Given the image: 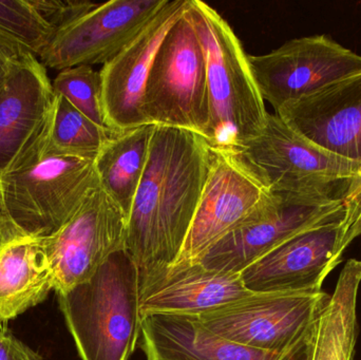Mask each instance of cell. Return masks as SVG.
I'll use <instances>...</instances> for the list:
<instances>
[{
  "label": "cell",
  "mask_w": 361,
  "mask_h": 360,
  "mask_svg": "<svg viewBox=\"0 0 361 360\" xmlns=\"http://www.w3.org/2000/svg\"><path fill=\"white\" fill-rule=\"evenodd\" d=\"M276 196L345 201L361 175V163L337 156L269 113L263 130L235 150Z\"/></svg>",
  "instance_id": "277c9868"
},
{
  "label": "cell",
  "mask_w": 361,
  "mask_h": 360,
  "mask_svg": "<svg viewBox=\"0 0 361 360\" xmlns=\"http://www.w3.org/2000/svg\"><path fill=\"white\" fill-rule=\"evenodd\" d=\"M52 87L55 94L65 97L95 124L110 129L106 122L103 82L99 71L91 66L67 68L59 72L52 80Z\"/></svg>",
  "instance_id": "cb8c5ba5"
},
{
  "label": "cell",
  "mask_w": 361,
  "mask_h": 360,
  "mask_svg": "<svg viewBox=\"0 0 361 360\" xmlns=\"http://www.w3.org/2000/svg\"><path fill=\"white\" fill-rule=\"evenodd\" d=\"M169 0H111L55 34L40 53L46 68L106 65L129 46Z\"/></svg>",
  "instance_id": "4fadbf2b"
},
{
  "label": "cell",
  "mask_w": 361,
  "mask_h": 360,
  "mask_svg": "<svg viewBox=\"0 0 361 360\" xmlns=\"http://www.w3.org/2000/svg\"><path fill=\"white\" fill-rule=\"evenodd\" d=\"M345 201L277 200L262 215L223 237L200 259L209 270L240 274L250 264L302 230L338 213Z\"/></svg>",
  "instance_id": "5bb4252c"
},
{
  "label": "cell",
  "mask_w": 361,
  "mask_h": 360,
  "mask_svg": "<svg viewBox=\"0 0 361 360\" xmlns=\"http://www.w3.org/2000/svg\"><path fill=\"white\" fill-rule=\"evenodd\" d=\"M361 225L345 209L326 221L295 235L240 273L252 293L322 291V283L343 261Z\"/></svg>",
  "instance_id": "9c48e42d"
},
{
  "label": "cell",
  "mask_w": 361,
  "mask_h": 360,
  "mask_svg": "<svg viewBox=\"0 0 361 360\" xmlns=\"http://www.w3.org/2000/svg\"><path fill=\"white\" fill-rule=\"evenodd\" d=\"M44 237H16L0 242V323L42 304L54 291Z\"/></svg>",
  "instance_id": "d6986e66"
},
{
  "label": "cell",
  "mask_w": 361,
  "mask_h": 360,
  "mask_svg": "<svg viewBox=\"0 0 361 360\" xmlns=\"http://www.w3.org/2000/svg\"><path fill=\"white\" fill-rule=\"evenodd\" d=\"M361 261L348 260L307 346V360H353L357 340Z\"/></svg>",
  "instance_id": "ffe728a7"
},
{
  "label": "cell",
  "mask_w": 361,
  "mask_h": 360,
  "mask_svg": "<svg viewBox=\"0 0 361 360\" xmlns=\"http://www.w3.org/2000/svg\"><path fill=\"white\" fill-rule=\"evenodd\" d=\"M0 33L36 57L55 36L31 0H0Z\"/></svg>",
  "instance_id": "603a6c76"
},
{
  "label": "cell",
  "mask_w": 361,
  "mask_h": 360,
  "mask_svg": "<svg viewBox=\"0 0 361 360\" xmlns=\"http://www.w3.org/2000/svg\"><path fill=\"white\" fill-rule=\"evenodd\" d=\"M252 294L240 274L209 270L200 262L171 266L140 280V315L199 316Z\"/></svg>",
  "instance_id": "e0dca14e"
},
{
  "label": "cell",
  "mask_w": 361,
  "mask_h": 360,
  "mask_svg": "<svg viewBox=\"0 0 361 360\" xmlns=\"http://www.w3.org/2000/svg\"><path fill=\"white\" fill-rule=\"evenodd\" d=\"M94 161L44 156L0 179V242L48 237L65 225L99 187Z\"/></svg>",
  "instance_id": "5b68a950"
},
{
  "label": "cell",
  "mask_w": 361,
  "mask_h": 360,
  "mask_svg": "<svg viewBox=\"0 0 361 360\" xmlns=\"http://www.w3.org/2000/svg\"><path fill=\"white\" fill-rule=\"evenodd\" d=\"M31 2L55 34L97 6L88 0H31Z\"/></svg>",
  "instance_id": "d4e9b609"
},
{
  "label": "cell",
  "mask_w": 361,
  "mask_h": 360,
  "mask_svg": "<svg viewBox=\"0 0 361 360\" xmlns=\"http://www.w3.org/2000/svg\"><path fill=\"white\" fill-rule=\"evenodd\" d=\"M0 360H42V357L10 331L0 328Z\"/></svg>",
  "instance_id": "484cf974"
},
{
  "label": "cell",
  "mask_w": 361,
  "mask_h": 360,
  "mask_svg": "<svg viewBox=\"0 0 361 360\" xmlns=\"http://www.w3.org/2000/svg\"><path fill=\"white\" fill-rule=\"evenodd\" d=\"M187 1L207 67L209 124L205 141L210 147L235 151L263 130L269 112L248 55L231 25L206 2Z\"/></svg>",
  "instance_id": "7a4b0ae2"
},
{
  "label": "cell",
  "mask_w": 361,
  "mask_h": 360,
  "mask_svg": "<svg viewBox=\"0 0 361 360\" xmlns=\"http://www.w3.org/2000/svg\"><path fill=\"white\" fill-rule=\"evenodd\" d=\"M82 360H128L141 335L140 274L126 249L84 283L57 294Z\"/></svg>",
  "instance_id": "3957f363"
},
{
  "label": "cell",
  "mask_w": 361,
  "mask_h": 360,
  "mask_svg": "<svg viewBox=\"0 0 361 360\" xmlns=\"http://www.w3.org/2000/svg\"><path fill=\"white\" fill-rule=\"evenodd\" d=\"M143 110L149 125L183 129L205 139L209 124L207 67L187 8L154 57Z\"/></svg>",
  "instance_id": "8992f818"
},
{
  "label": "cell",
  "mask_w": 361,
  "mask_h": 360,
  "mask_svg": "<svg viewBox=\"0 0 361 360\" xmlns=\"http://www.w3.org/2000/svg\"><path fill=\"white\" fill-rule=\"evenodd\" d=\"M141 335L147 360H307V350L276 354L229 342L189 315L144 317Z\"/></svg>",
  "instance_id": "ac0fdd59"
},
{
  "label": "cell",
  "mask_w": 361,
  "mask_h": 360,
  "mask_svg": "<svg viewBox=\"0 0 361 360\" xmlns=\"http://www.w3.org/2000/svg\"><path fill=\"white\" fill-rule=\"evenodd\" d=\"M27 53L23 46L0 33V84L8 75L15 61Z\"/></svg>",
  "instance_id": "4316f807"
},
{
  "label": "cell",
  "mask_w": 361,
  "mask_h": 360,
  "mask_svg": "<svg viewBox=\"0 0 361 360\" xmlns=\"http://www.w3.org/2000/svg\"><path fill=\"white\" fill-rule=\"evenodd\" d=\"M116 133L104 128L55 94L48 144L44 156H68L94 161L106 142Z\"/></svg>",
  "instance_id": "7402d4cb"
},
{
  "label": "cell",
  "mask_w": 361,
  "mask_h": 360,
  "mask_svg": "<svg viewBox=\"0 0 361 360\" xmlns=\"http://www.w3.org/2000/svg\"><path fill=\"white\" fill-rule=\"evenodd\" d=\"M348 215L361 225V175L354 182L345 199Z\"/></svg>",
  "instance_id": "83f0119b"
},
{
  "label": "cell",
  "mask_w": 361,
  "mask_h": 360,
  "mask_svg": "<svg viewBox=\"0 0 361 360\" xmlns=\"http://www.w3.org/2000/svg\"><path fill=\"white\" fill-rule=\"evenodd\" d=\"M331 294L254 293L199 315L212 333L255 350L290 354L307 350Z\"/></svg>",
  "instance_id": "52a82bcc"
},
{
  "label": "cell",
  "mask_w": 361,
  "mask_h": 360,
  "mask_svg": "<svg viewBox=\"0 0 361 360\" xmlns=\"http://www.w3.org/2000/svg\"><path fill=\"white\" fill-rule=\"evenodd\" d=\"M275 113L319 147L361 163V70Z\"/></svg>",
  "instance_id": "2e32d148"
},
{
  "label": "cell",
  "mask_w": 361,
  "mask_h": 360,
  "mask_svg": "<svg viewBox=\"0 0 361 360\" xmlns=\"http://www.w3.org/2000/svg\"><path fill=\"white\" fill-rule=\"evenodd\" d=\"M276 200L277 196L237 152L210 147L207 179L186 240L173 266L199 262L212 245L262 215Z\"/></svg>",
  "instance_id": "ba28073f"
},
{
  "label": "cell",
  "mask_w": 361,
  "mask_h": 360,
  "mask_svg": "<svg viewBox=\"0 0 361 360\" xmlns=\"http://www.w3.org/2000/svg\"><path fill=\"white\" fill-rule=\"evenodd\" d=\"M248 59L263 99L275 112L361 70L360 55L326 35L295 38Z\"/></svg>",
  "instance_id": "7c38bea8"
},
{
  "label": "cell",
  "mask_w": 361,
  "mask_h": 360,
  "mask_svg": "<svg viewBox=\"0 0 361 360\" xmlns=\"http://www.w3.org/2000/svg\"><path fill=\"white\" fill-rule=\"evenodd\" d=\"M55 93L47 68L31 53L0 84V179L44 158Z\"/></svg>",
  "instance_id": "30bf717a"
},
{
  "label": "cell",
  "mask_w": 361,
  "mask_h": 360,
  "mask_svg": "<svg viewBox=\"0 0 361 360\" xmlns=\"http://www.w3.org/2000/svg\"><path fill=\"white\" fill-rule=\"evenodd\" d=\"M127 224L120 207L99 186L65 225L44 237L55 293L88 280L110 256L126 249Z\"/></svg>",
  "instance_id": "8fae6325"
},
{
  "label": "cell",
  "mask_w": 361,
  "mask_h": 360,
  "mask_svg": "<svg viewBox=\"0 0 361 360\" xmlns=\"http://www.w3.org/2000/svg\"><path fill=\"white\" fill-rule=\"evenodd\" d=\"M210 146L199 135L154 127L149 159L135 194L126 251L140 280L179 258L209 170Z\"/></svg>",
  "instance_id": "6da1fadb"
},
{
  "label": "cell",
  "mask_w": 361,
  "mask_h": 360,
  "mask_svg": "<svg viewBox=\"0 0 361 360\" xmlns=\"http://www.w3.org/2000/svg\"><path fill=\"white\" fill-rule=\"evenodd\" d=\"M154 127L142 125L114 133L94 160L99 186L127 220L147 167Z\"/></svg>",
  "instance_id": "44dd1931"
},
{
  "label": "cell",
  "mask_w": 361,
  "mask_h": 360,
  "mask_svg": "<svg viewBox=\"0 0 361 360\" xmlns=\"http://www.w3.org/2000/svg\"><path fill=\"white\" fill-rule=\"evenodd\" d=\"M186 8L187 0H169L143 32L102 68L106 122L111 130L149 125L143 110L148 76L165 36Z\"/></svg>",
  "instance_id": "9a60e30c"
}]
</instances>
